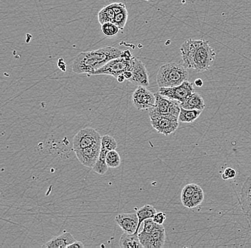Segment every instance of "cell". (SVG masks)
Listing matches in <instances>:
<instances>
[{
    "label": "cell",
    "instance_id": "6da1fadb",
    "mask_svg": "<svg viewBox=\"0 0 251 248\" xmlns=\"http://www.w3.org/2000/svg\"><path fill=\"white\" fill-rule=\"evenodd\" d=\"M182 59L185 67L198 72L207 71L214 63L216 53L208 41L189 40L180 47Z\"/></svg>",
    "mask_w": 251,
    "mask_h": 248
},
{
    "label": "cell",
    "instance_id": "7a4b0ae2",
    "mask_svg": "<svg viewBox=\"0 0 251 248\" xmlns=\"http://www.w3.org/2000/svg\"><path fill=\"white\" fill-rule=\"evenodd\" d=\"M123 51L114 47H106L91 52H84L74 59L72 71L76 74H86L91 77L111 59L119 57Z\"/></svg>",
    "mask_w": 251,
    "mask_h": 248
},
{
    "label": "cell",
    "instance_id": "3957f363",
    "mask_svg": "<svg viewBox=\"0 0 251 248\" xmlns=\"http://www.w3.org/2000/svg\"><path fill=\"white\" fill-rule=\"evenodd\" d=\"M188 79V72L186 67L175 62L161 66L156 76L158 87H176Z\"/></svg>",
    "mask_w": 251,
    "mask_h": 248
},
{
    "label": "cell",
    "instance_id": "277c9868",
    "mask_svg": "<svg viewBox=\"0 0 251 248\" xmlns=\"http://www.w3.org/2000/svg\"><path fill=\"white\" fill-rule=\"evenodd\" d=\"M152 127L160 134L169 136L178 128V118L172 114H160L148 110Z\"/></svg>",
    "mask_w": 251,
    "mask_h": 248
},
{
    "label": "cell",
    "instance_id": "5b68a950",
    "mask_svg": "<svg viewBox=\"0 0 251 248\" xmlns=\"http://www.w3.org/2000/svg\"><path fill=\"white\" fill-rule=\"evenodd\" d=\"M133 58L126 57L122 55L115 59H111L101 68L94 72L92 76L95 75H107L117 78L119 75L126 71H131L133 67Z\"/></svg>",
    "mask_w": 251,
    "mask_h": 248
},
{
    "label": "cell",
    "instance_id": "8992f818",
    "mask_svg": "<svg viewBox=\"0 0 251 248\" xmlns=\"http://www.w3.org/2000/svg\"><path fill=\"white\" fill-rule=\"evenodd\" d=\"M158 92L163 96L182 103L195 92V89L194 84L186 80L176 87H159Z\"/></svg>",
    "mask_w": 251,
    "mask_h": 248
},
{
    "label": "cell",
    "instance_id": "52a82bcc",
    "mask_svg": "<svg viewBox=\"0 0 251 248\" xmlns=\"http://www.w3.org/2000/svg\"><path fill=\"white\" fill-rule=\"evenodd\" d=\"M101 142V137L97 130L91 128L81 129L74 138L73 149L75 151Z\"/></svg>",
    "mask_w": 251,
    "mask_h": 248
},
{
    "label": "cell",
    "instance_id": "ba28073f",
    "mask_svg": "<svg viewBox=\"0 0 251 248\" xmlns=\"http://www.w3.org/2000/svg\"><path fill=\"white\" fill-rule=\"evenodd\" d=\"M133 105L139 110H149L153 108L156 103L155 94L152 93L146 87L138 86L132 95Z\"/></svg>",
    "mask_w": 251,
    "mask_h": 248
},
{
    "label": "cell",
    "instance_id": "9c48e42d",
    "mask_svg": "<svg viewBox=\"0 0 251 248\" xmlns=\"http://www.w3.org/2000/svg\"><path fill=\"white\" fill-rule=\"evenodd\" d=\"M166 230L163 224H156L149 235L140 237L139 240L144 248H161L166 243Z\"/></svg>",
    "mask_w": 251,
    "mask_h": 248
},
{
    "label": "cell",
    "instance_id": "30bf717a",
    "mask_svg": "<svg viewBox=\"0 0 251 248\" xmlns=\"http://www.w3.org/2000/svg\"><path fill=\"white\" fill-rule=\"evenodd\" d=\"M101 142L94 144L92 146L75 150L76 158L85 167L93 168L94 165L97 163L100 151H101Z\"/></svg>",
    "mask_w": 251,
    "mask_h": 248
},
{
    "label": "cell",
    "instance_id": "8fae6325",
    "mask_svg": "<svg viewBox=\"0 0 251 248\" xmlns=\"http://www.w3.org/2000/svg\"><path fill=\"white\" fill-rule=\"evenodd\" d=\"M132 77L128 80L130 83L136 86H143L147 87L149 85V78L148 71L145 64L139 59L134 57L133 67L131 69Z\"/></svg>",
    "mask_w": 251,
    "mask_h": 248
},
{
    "label": "cell",
    "instance_id": "7c38bea8",
    "mask_svg": "<svg viewBox=\"0 0 251 248\" xmlns=\"http://www.w3.org/2000/svg\"><path fill=\"white\" fill-rule=\"evenodd\" d=\"M114 220L118 225L125 232H128V233L139 232L137 230L139 218L136 213H122V214L117 215Z\"/></svg>",
    "mask_w": 251,
    "mask_h": 248
},
{
    "label": "cell",
    "instance_id": "4fadbf2b",
    "mask_svg": "<svg viewBox=\"0 0 251 248\" xmlns=\"http://www.w3.org/2000/svg\"><path fill=\"white\" fill-rule=\"evenodd\" d=\"M241 205L243 212L251 222V175L248 177L241 188Z\"/></svg>",
    "mask_w": 251,
    "mask_h": 248
},
{
    "label": "cell",
    "instance_id": "5bb4252c",
    "mask_svg": "<svg viewBox=\"0 0 251 248\" xmlns=\"http://www.w3.org/2000/svg\"><path fill=\"white\" fill-rule=\"evenodd\" d=\"M76 241L72 234L68 232H64L61 235L54 237L47 242L42 248H67L72 243Z\"/></svg>",
    "mask_w": 251,
    "mask_h": 248
},
{
    "label": "cell",
    "instance_id": "9a60e30c",
    "mask_svg": "<svg viewBox=\"0 0 251 248\" xmlns=\"http://www.w3.org/2000/svg\"><path fill=\"white\" fill-rule=\"evenodd\" d=\"M119 246L123 248H141L143 247L139 238V232L128 233L125 232L121 236Z\"/></svg>",
    "mask_w": 251,
    "mask_h": 248
},
{
    "label": "cell",
    "instance_id": "2e32d148",
    "mask_svg": "<svg viewBox=\"0 0 251 248\" xmlns=\"http://www.w3.org/2000/svg\"><path fill=\"white\" fill-rule=\"evenodd\" d=\"M180 107L186 110H203L205 108V103L201 95L197 92H194L186 101L180 103Z\"/></svg>",
    "mask_w": 251,
    "mask_h": 248
},
{
    "label": "cell",
    "instance_id": "e0dca14e",
    "mask_svg": "<svg viewBox=\"0 0 251 248\" xmlns=\"http://www.w3.org/2000/svg\"><path fill=\"white\" fill-rule=\"evenodd\" d=\"M155 96H156V103L154 106L149 110L160 114H169L173 100L160 95L158 92L155 94Z\"/></svg>",
    "mask_w": 251,
    "mask_h": 248
},
{
    "label": "cell",
    "instance_id": "ac0fdd59",
    "mask_svg": "<svg viewBox=\"0 0 251 248\" xmlns=\"http://www.w3.org/2000/svg\"><path fill=\"white\" fill-rule=\"evenodd\" d=\"M135 210L136 211V215H137L138 218H139V225H138V232H139V228H140L141 224L147 219L153 218L157 213L156 209L154 207L152 206L151 205H145L142 208L137 209L135 208Z\"/></svg>",
    "mask_w": 251,
    "mask_h": 248
},
{
    "label": "cell",
    "instance_id": "d6986e66",
    "mask_svg": "<svg viewBox=\"0 0 251 248\" xmlns=\"http://www.w3.org/2000/svg\"><path fill=\"white\" fill-rule=\"evenodd\" d=\"M108 152H109V150H106L104 147H101L100 157H99L97 163H96L93 168H92L94 172L96 173L99 174V175H104L107 172L108 169H109L106 162V154H107Z\"/></svg>",
    "mask_w": 251,
    "mask_h": 248
},
{
    "label": "cell",
    "instance_id": "ffe728a7",
    "mask_svg": "<svg viewBox=\"0 0 251 248\" xmlns=\"http://www.w3.org/2000/svg\"><path fill=\"white\" fill-rule=\"evenodd\" d=\"M203 110H186L181 108L178 117V120L184 123H192L196 119L199 118Z\"/></svg>",
    "mask_w": 251,
    "mask_h": 248
},
{
    "label": "cell",
    "instance_id": "44dd1931",
    "mask_svg": "<svg viewBox=\"0 0 251 248\" xmlns=\"http://www.w3.org/2000/svg\"><path fill=\"white\" fill-rule=\"evenodd\" d=\"M116 14L114 9L111 7V5L106 6L103 7L98 13V20L100 24L103 25L104 23H114V18H115Z\"/></svg>",
    "mask_w": 251,
    "mask_h": 248
},
{
    "label": "cell",
    "instance_id": "7402d4cb",
    "mask_svg": "<svg viewBox=\"0 0 251 248\" xmlns=\"http://www.w3.org/2000/svg\"><path fill=\"white\" fill-rule=\"evenodd\" d=\"M200 188L201 187L199 185L191 183V184L186 185L183 188L181 191V194H180V200H181L183 206L187 203L188 200L194 195V193Z\"/></svg>",
    "mask_w": 251,
    "mask_h": 248
},
{
    "label": "cell",
    "instance_id": "603a6c76",
    "mask_svg": "<svg viewBox=\"0 0 251 248\" xmlns=\"http://www.w3.org/2000/svg\"><path fill=\"white\" fill-rule=\"evenodd\" d=\"M204 200V193L203 189L201 188H199L194 195L191 197L187 203L184 205V207L188 209H193L196 208V207L199 206L201 205L202 202H203Z\"/></svg>",
    "mask_w": 251,
    "mask_h": 248
},
{
    "label": "cell",
    "instance_id": "cb8c5ba5",
    "mask_svg": "<svg viewBox=\"0 0 251 248\" xmlns=\"http://www.w3.org/2000/svg\"><path fill=\"white\" fill-rule=\"evenodd\" d=\"M106 164L109 168H117L121 165V158L116 150H110L106 157Z\"/></svg>",
    "mask_w": 251,
    "mask_h": 248
},
{
    "label": "cell",
    "instance_id": "d4e9b609",
    "mask_svg": "<svg viewBox=\"0 0 251 248\" xmlns=\"http://www.w3.org/2000/svg\"><path fill=\"white\" fill-rule=\"evenodd\" d=\"M119 28L113 23H104L101 25V32L106 37H114L119 32Z\"/></svg>",
    "mask_w": 251,
    "mask_h": 248
},
{
    "label": "cell",
    "instance_id": "484cf974",
    "mask_svg": "<svg viewBox=\"0 0 251 248\" xmlns=\"http://www.w3.org/2000/svg\"><path fill=\"white\" fill-rule=\"evenodd\" d=\"M101 147H104L109 151L116 150L117 147V142L112 136L105 135L101 137Z\"/></svg>",
    "mask_w": 251,
    "mask_h": 248
},
{
    "label": "cell",
    "instance_id": "4316f807",
    "mask_svg": "<svg viewBox=\"0 0 251 248\" xmlns=\"http://www.w3.org/2000/svg\"><path fill=\"white\" fill-rule=\"evenodd\" d=\"M128 11L127 9L123 11V12L118 13L116 15L115 18H114V24L117 25L119 27V29H123L125 28V25H126L127 20H128Z\"/></svg>",
    "mask_w": 251,
    "mask_h": 248
},
{
    "label": "cell",
    "instance_id": "83f0119b",
    "mask_svg": "<svg viewBox=\"0 0 251 248\" xmlns=\"http://www.w3.org/2000/svg\"><path fill=\"white\" fill-rule=\"evenodd\" d=\"M236 175V170L234 168H233V167H227L224 170V172H223L222 178L224 180H230V179L234 178Z\"/></svg>",
    "mask_w": 251,
    "mask_h": 248
},
{
    "label": "cell",
    "instance_id": "f1b7e54d",
    "mask_svg": "<svg viewBox=\"0 0 251 248\" xmlns=\"http://www.w3.org/2000/svg\"><path fill=\"white\" fill-rule=\"evenodd\" d=\"M152 219L156 224H163L166 220V215L163 212H158V213H156V215Z\"/></svg>",
    "mask_w": 251,
    "mask_h": 248
},
{
    "label": "cell",
    "instance_id": "f546056e",
    "mask_svg": "<svg viewBox=\"0 0 251 248\" xmlns=\"http://www.w3.org/2000/svg\"><path fill=\"white\" fill-rule=\"evenodd\" d=\"M111 7H112V9H114V12H115L116 15L118 13H120V12H123V11L126 10V5L123 3L121 2H114L111 3Z\"/></svg>",
    "mask_w": 251,
    "mask_h": 248
},
{
    "label": "cell",
    "instance_id": "4dcf8cb0",
    "mask_svg": "<svg viewBox=\"0 0 251 248\" xmlns=\"http://www.w3.org/2000/svg\"><path fill=\"white\" fill-rule=\"evenodd\" d=\"M84 247V245L83 244L82 242L77 241V240H76L75 243L71 244L70 246H69V247L67 248H82Z\"/></svg>",
    "mask_w": 251,
    "mask_h": 248
},
{
    "label": "cell",
    "instance_id": "1f68e13d",
    "mask_svg": "<svg viewBox=\"0 0 251 248\" xmlns=\"http://www.w3.org/2000/svg\"><path fill=\"white\" fill-rule=\"evenodd\" d=\"M194 84H196V86L197 87H202L203 85V81L201 79H197L194 81Z\"/></svg>",
    "mask_w": 251,
    "mask_h": 248
},
{
    "label": "cell",
    "instance_id": "d6a6232c",
    "mask_svg": "<svg viewBox=\"0 0 251 248\" xmlns=\"http://www.w3.org/2000/svg\"><path fill=\"white\" fill-rule=\"evenodd\" d=\"M117 80L119 83H123V82L126 80V78L124 76L123 74H122V75H119V76L118 77Z\"/></svg>",
    "mask_w": 251,
    "mask_h": 248
}]
</instances>
